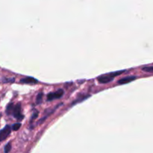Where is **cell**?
<instances>
[{"mask_svg": "<svg viewBox=\"0 0 153 153\" xmlns=\"http://www.w3.org/2000/svg\"><path fill=\"white\" fill-rule=\"evenodd\" d=\"M20 126H21L20 123H16V124H14V125H13L12 129L14 131H17V130H18L19 128H20Z\"/></svg>", "mask_w": 153, "mask_h": 153, "instance_id": "cell-11", "label": "cell"}, {"mask_svg": "<svg viewBox=\"0 0 153 153\" xmlns=\"http://www.w3.org/2000/svg\"><path fill=\"white\" fill-rule=\"evenodd\" d=\"M14 105L13 104H9L7 107V110H6V111H7L8 114H12L13 109H14Z\"/></svg>", "mask_w": 153, "mask_h": 153, "instance_id": "cell-7", "label": "cell"}, {"mask_svg": "<svg viewBox=\"0 0 153 153\" xmlns=\"http://www.w3.org/2000/svg\"><path fill=\"white\" fill-rule=\"evenodd\" d=\"M114 79V77H112L111 75H110L109 74L108 75H104L101 77H99L98 78V81H99V83L102 84H106L109 83V82H111Z\"/></svg>", "mask_w": 153, "mask_h": 153, "instance_id": "cell-4", "label": "cell"}, {"mask_svg": "<svg viewBox=\"0 0 153 153\" xmlns=\"http://www.w3.org/2000/svg\"><path fill=\"white\" fill-rule=\"evenodd\" d=\"M63 94H64V91L63 90H58L56 92L50 93L48 94L47 99H48L49 101H52V100H53L55 99H59V98H61L63 96Z\"/></svg>", "mask_w": 153, "mask_h": 153, "instance_id": "cell-3", "label": "cell"}, {"mask_svg": "<svg viewBox=\"0 0 153 153\" xmlns=\"http://www.w3.org/2000/svg\"><path fill=\"white\" fill-rule=\"evenodd\" d=\"M11 132V128L9 125H6L2 130L0 131V142L5 141L10 135Z\"/></svg>", "mask_w": 153, "mask_h": 153, "instance_id": "cell-1", "label": "cell"}, {"mask_svg": "<svg viewBox=\"0 0 153 153\" xmlns=\"http://www.w3.org/2000/svg\"><path fill=\"white\" fill-rule=\"evenodd\" d=\"M82 100H84V97H82V99H81V101H82ZM80 102V101H79V100H78V101H75V102L73 103V104H75V103H76V102Z\"/></svg>", "mask_w": 153, "mask_h": 153, "instance_id": "cell-13", "label": "cell"}, {"mask_svg": "<svg viewBox=\"0 0 153 153\" xmlns=\"http://www.w3.org/2000/svg\"><path fill=\"white\" fill-rule=\"evenodd\" d=\"M43 96H44L43 93H40L37 95V104L40 103V102L42 101V98H43Z\"/></svg>", "mask_w": 153, "mask_h": 153, "instance_id": "cell-9", "label": "cell"}, {"mask_svg": "<svg viewBox=\"0 0 153 153\" xmlns=\"http://www.w3.org/2000/svg\"><path fill=\"white\" fill-rule=\"evenodd\" d=\"M123 72L124 71H120V72H116V73H109V75H111L112 77H115L118 75H120V74L123 73Z\"/></svg>", "mask_w": 153, "mask_h": 153, "instance_id": "cell-12", "label": "cell"}, {"mask_svg": "<svg viewBox=\"0 0 153 153\" xmlns=\"http://www.w3.org/2000/svg\"><path fill=\"white\" fill-rule=\"evenodd\" d=\"M20 82H22V83H25V84L37 83V80L35 79V78H32V77H26V78H22L20 80Z\"/></svg>", "mask_w": 153, "mask_h": 153, "instance_id": "cell-6", "label": "cell"}, {"mask_svg": "<svg viewBox=\"0 0 153 153\" xmlns=\"http://www.w3.org/2000/svg\"><path fill=\"white\" fill-rule=\"evenodd\" d=\"M12 114L14 115V117H15L16 119H17V120H23L24 116L21 114L20 105L18 104V105H17L16 106L14 107V109H13V111H12Z\"/></svg>", "mask_w": 153, "mask_h": 153, "instance_id": "cell-2", "label": "cell"}, {"mask_svg": "<svg viewBox=\"0 0 153 153\" xmlns=\"http://www.w3.org/2000/svg\"><path fill=\"white\" fill-rule=\"evenodd\" d=\"M136 79V76H128L125 77V78H122L120 80L118 81V84H127L131 82L132 81Z\"/></svg>", "mask_w": 153, "mask_h": 153, "instance_id": "cell-5", "label": "cell"}, {"mask_svg": "<svg viewBox=\"0 0 153 153\" xmlns=\"http://www.w3.org/2000/svg\"><path fill=\"white\" fill-rule=\"evenodd\" d=\"M142 70L145 72H148V73H153V66H145Z\"/></svg>", "mask_w": 153, "mask_h": 153, "instance_id": "cell-8", "label": "cell"}, {"mask_svg": "<svg viewBox=\"0 0 153 153\" xmlns=\"http://www.w3.org/2000/svg\"><path fill=\"white\" fill-rule=\"evenodd\" d=\"M10 149H11V145H10V143H8L5 146V152H9L10 151Z\"/></svg>", "mask_w": 153, "mask_h": 153, "instance_id": "cell-10", "label": "cell"}]
</instances>
